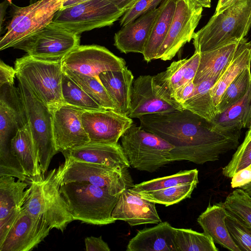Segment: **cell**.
Masks as SVG:
<instances>
[{"mask_svg": "<svg viewBox=\"0 0 251 251\" xmlns=\"http://www.w3.org/2000/svg\"><path fill=\"white\" fill-rule=\"evenodd\" d=\"M139 120L143 128L174 146L171 162L186 160L202 165L214 162L239 144L241 131L219 130L211 122L186 109L146 115Z\"/></svg>", "mask_w": 251, "mask_h": 251, "instance_id": "1", "label": "cell"}, {"mask_svg": "<svg viewBox=\"0 0 251 251\" xmlns=\"http://www.w3.org/2000/svg\"><path fill=\"white\" fill-rule=\"evenodd\" d=\"M251 27V0H238L214 14L193 38L195 52L207 51L245 38Z\"/></svg>", "mask_w": 251, "mask_h": 251, "instance_id": "2", "label": "cell"}, {"mask_svg": "<svg viewBox=\"0 0 251 251\" xmlns=\"http://www.w3.org/2000/svg\"><path fill=\"white\" fill-rule=\"evenodd\" d=\"M59 191L66 201L74 220L102 226L114 223L112 211L120 196L86 182L62 184Z\"/></svg>", "mask_w": 251, "mask_h": 251, "instance_id": "3", "label": "cell"}, {"mask_svg": "<svg viewBox=\"0 0 251 251\" xmlns=\"http://www.w3.org/2000/svg\"><path fill=\"white\" fill-rule=\"evenodd\" d=\"M14 68L18 80L51 111L64 104L61 91V60H41L26 54L15 60Z\"/></svg>", "mask_w": 251, "mask_h": 251, "instance_id": "4", "label": "cell"}, {"mask_svg": "<svg viewBox=\"0 0 251 251\" xmlns=\"http://www.w3.org/2000/svg\"><path fill=\"white\" fill-rule=\"evenodd\" d=\"M56 169L44 175L27 177L30 188L23 206L33 215L42 218L52 228L63 232L74 221L68 205L59 191L55 178Z\"/></svg>", "mask_w": 251, "mask_h": 251, "instance_id": "5", "label": "cell"}, {"mask_svg": "<svg viewBox=\"0 0 251 251\" xmlns=\"http://www.w3.org/2000/svg\"><path fill=\"white\" fill-rule=\"evenodd\" d=\"M28 123L19 89L14 83L0 86V175L16 176L23 168L11 148L18 130Z\"/></svg>", "mask_w": 251, "mask_h": 251, "instance_id": "6", "label": "cell"}, {"mask_svg": "<svg viewBox=\"0 0 251 251\" xmlns=\"http://www.w3.org/2000/svg\"><path fill=\"white\" fill-rule=\"evenodd\" d=\"M121 146L133 168L153 173L171 163L174 146L160 136L133 124L121 137Z\"/></svg>", "mask_w": 251, "mask_h": 251, "instance_id": "7", "label": "cell"}, {"mask_svg": "<svg viewBox=\"0 0 251 251\" xmlns=\"http://www.w3.org/2000/svg\"><path fill=\"white\" fill-rule=\"evenodd\" d=\"M63 0H39L24 7L10 1L11 18L0 38V50L14 47L51 23Z\"/></svg>", "mask_w": 251, "mask_h": 251, "instance_id": "8", "label": "cell"}, {"mask_svg": "<svg viewBox=\"0 0 251 251\" xmlns=\"http://www.w3.org/2000/svg\"><path fill=\"white\" fill-rule=\"evenodd\" d=\"M56 169V179L61 185L72 182H86L107 190L113 196H120L134 186L127 169L119 170L92 163L65 158Z\"/></svg>", "mask_w": 251, "mask_h": 251, "instance_id": "9", "label": "cell"}, {"mask_svg": "<svg viewBox=\"0 0 251 251\" xmlns=\"http://www.w3.org/2000/svg\"><path fill=\"white\" fill-rule=\"evenodd\" d=\"M18 81V88L37 151L40 169L44 175L52 157L58 152L53 134L52 114L24 83Z\"/></svg>", "mask_w": 251, "mask_h": 251, "instance_id": "10", "label": "cell"}, {"mask_svg": "<svg viewBox=\"0 0 251 251\" xmlns=\"http://www.w3.org/2000/svg\"><path fill=\"white\" fill-rule=\"evenodd\" d=\"M125 12L106 0H89L61 8L52 22L73 33H81L112 25Z\"/></svg>", "mask_w": 251, "mask_h": 251, "instance_id": "11", "label": "cell"}, {"mask_svg": "<svg viewBox=\"0 0 251 251\" xmlns=\"http://www.w3.org/2000/svg\"><path fill=\"white\" fill-rule=\"evenodd\" d=\"M80 36L51 22L13 48L37 59L57 61L80 45Z\"/></svg>", "mask_w": 251, "mask_h": 251, "instance_id": "12", "label": "cell"}, {"mask_svg": "<svg viewBox=\"0 0 251 251\" xmlns=\"http://www.w3.org/2000/svg\"><path fill=\"white\" fill-rule=\"evenodd\" d=\"M202 11L203 7L192 0H176L173 18L156 59H172L186 43L193 39Z\"/></svg>", "mask_w": 251, "mask_h": 251, "instance_id": "13", "label": "cell"}, {"mask_svg": "<svg viewBox=\"0 0 251 251\" xmlns=\"http://www.w3.org/2000/svg\"><path fill=\"white\" fill-rule=\"evenodd\" d=\"M62 69H68L98 79L99 75L126 66L125 60L104 47L79 45L61 60Z\"/></svg>", "mask_w": 251, "mask_h": 251, "instance_id": "14", "label": "cell"}, {"mask_svg": "<svg viewBox=\"0 0 251 251\" xmlns=\"http://www.w3.org/2000/svg\"><path fill=\"white\" fill-rule=\"evenodd\" d=\"M183 110L167 97L154 80V76L140 75L132 84L128 117L137 118L148 114Z\"/></svg>", "mask_w": 251, "mask_h": 251, "instance_id": "15", "label": "cell"}, {"mask_svg": "<svg viewBox=\"0 0 251 251\" xmlns=\"http://www.w3.org/2000/svg\"><path fill=\"white\" fill-rule=\"evenodd\" d=\"M50 229L42 218L33 215L23 207L0 243V251H31L48 236Z\"/></svg>", "mask_w": 251, "mask_h": 251, "instance_id": "16", "label": "cell"}, {"mask_svg": "<svg viewBox=\"0 0 251 251\" xmlns=\"http://www.w3.org/2000/svg\"><path fill=\"white\" fill-rule=\"evenodd\" d=\"M84 128L90 142L116 144L133 124L127 116L112 110L84 111L81 116Z\"/></svg>", "mask_w": 251, "mask_h": 251, "instance_id": "17", "label": "cell"}, {"mask_svg": "<svg viewBox=\"0 0 251 251\" xmlns=\"http://www.w3.org/2000/svg\"><path fill=\"white\" fill-rule=\"evenodd\" d=\"M84 111L63 104L51 111L53 134L58 152H63L90 142L81 120Z\"/></svg>", "mask_w": 251, "mask_h": 251, "instance_id": "18", "label": "cell"}, {"mask_svg": "<svg viewBox=\"0 0 251 251\" xmlns=\"http://www.w3.org/2000/svg\"><path fill=\"white\" fill-rule=\"evenodd\" d=\"M11 176H0V243L20 214L30 193L28 183Z\"/></svg>", "mask_w": 251, "mask_h": 251, "instance_id": "19", "label": "cell"}, {"mask_svg": "<svg viewBox=\"0 0 251 251\" xmlns=\"http://www.w3.org/2000/svg\"><path fill=\"white\" fill-rule=\"evenodd\" d=\"M112 216L116 221H125L131 226L161 222L155 203L142 198L130 188L126 189L121 194L112 211Z\"/></svg>", "mask_w": 251, "mask_h": 251, "instance_id": "20", "label": "cell"}, {"mask_svg": "<svg viewBox=\"0 0 251 251\" xmlns=\"http://www.w3.org/2000/svg\"><path fill=\"white\" fill-rule=\"evenodd\" d=\"M65 158L123 170L130 166L121 145L89 142L62 152Z\"/></svg>", "mask_w": 251, "mask_h": 251, "instance_id": "21", "label": "cell"}, {"mask_svg": "<svg viewBox=\"0 0 251 251\" xmlns=\"http://www.w3.org/2000/svg\"><path fill=\"white\" fill-rule=\"evenodd\" d=\"M160 10L159 5L122 27L115 34L114 45L124 53L136 52L143 54Z\"/></svg>", "mask_w": 251, "mask_h": 251, "instance_id": "22", "label": "cell"}, {"mask_svg": "<svg viewBox=\"0 0 251 251\" xmlns=\"http://www.w3.org/2000/svg\"><path fill=\"white\" fill-rule=\"evenodd\" d=\"M175 229L168 222L138 230L130 239L126 251H177Z\"/></svg>", "mask_w": 251, "mask_h": 251, "instance_id": "23", "label": "cell"}, {"mask_svg": "<svg viewBox=\"0 0 251 251\" xmlns=\"http://www.w3.org/2000/svg\"><path fill=\"white\" fill-rule=\"evenodd\" d=\"M200 58L201 53L195 52L189 58L173 62L165 71L154 76L155 82L167 97L172 99L176 90L194 80Z\"/></svg>", "mask_w": 251, "mask_h": 251, "instance_id": "24", "label": "cell"}, {"mask_svg": "<svg viewBox=\"0 0 251 251\" xmlns=\"http://www.w3.org/2000/svg\"><path fill=\"white\" fill-rule=\"evenodd\" d=\"M99 78L116 107V112L128 116L133 75L126 66L121 69L100 73Z\"/></svg>", "mask_w": 251, "mask_h": 251, "instance_id": "25", "label": "cell"}, {"mask_svg": "<svg viewBox=\"0 0 251 251\" xmlns=\"http://www.w3.org/2000/svg\"><path fill=\"white\" fill-rule=\"evenodd\" d=\"M228 214L223 202L209 204L198 218L197 222L203 232L215 243L228 250L241 251L231 238L226 224Z\"/></svg>", "mask_w": 251, "mask_h": 251, "instance_id": "26", "label": "cell"}, {"mask_svg": "<svg viewBox=\"0 0 251 251\" xmlns=\"http://www.w3.org/2000/svg\"><path fill=\"white\" fill-rule=\"evenodd\" d=\"M240 41L200 53V64L194 83L197 84L209 78L218 79L234 56Z\"/></svg>", "mask_w": 251, "mask_h": 251, "instance_id": "27", "label": "cell"}, {"mask_svg": "<svg viewBox=\"0 0 251 251\" xmlns=\"http://www.w3.org/2000/svg\"><path fill=\"white\" fill-rule=\"evenodd\" d=\"M251 42L242 39L232 59L210 89L216 112L222 97L232 81L244 69L251 67Z\"/></svg>", "mask_w": 251, "mask_h": 251, "instance_id": "28", "label": "cell"}, {"mask_svg": "<svg viewBox=\"0 0 251 251\" xmlns=\"http://www.w3.org/2000/svg\"><path fill=\"white\" fill-rule=\"evenodd\" d=\"M11 148L13 154L18 160L26 177L38 176L42 174L37 151L28 123L19 129L12 138Z\"/></svg>", "mask_w": 251, "mask_h": 251, "instance_id": "29", "label": "cell"}, {"mask_svg": "<svg viewBox=\"0 0 251 251\" xmlns=\"http://www.w3.org/2000/svg\"><path fill=\"white\" fill-rule=\"evenodd\" d=\"M160 12L156 18L145 47L143 56L147 62L156 59L158 50L168 32L176 7V0H163Z\"/></svg>", "mask_w": 251, "mask_h": 251, "instance_id": "30", "label": "cell"}, {"mask_svg": "<svg viewBox=\"0 0 251 251\" xmlns=\"http://www.w3.org/2000/svg\"><path fill=\"white\" fill-rule=\"evenodd\" d=\"M251 121V84L246 94L224 112L217 115L212 123L219 130L241 131Z\"/></svg>", "mask_w": 251, "mask_h": 251, "instance_id": "31", "label": "cell"}, {"mask_svg": "<svg viewBox=\"0 0 251 251\" xmlns=\"http://www.w3.org/2000/svg\"><path fill=\"white\" fill-rule=\"evenodd\" d=\"M217 80V78H209L196 84L193 95L182 105V108L213 122L217 114L210 89Z\"/></svg>", "mask_w": 251, "mask_h": 251, "instance_id": "32", "label": "cell"}, {"mask_svg": "<svg viewBox=\"0 0 251 251\" xmlns=\"http://www.w3.org/2000/svg\"><path fill=\"white\" fill-rule=\"evenodd\" d=\"M62 70L101 107L116 111L114 103L99 79L68 69Z\"/></svg>", "mask_w": 251, "mask_h": 251, "instance_id": "33", "label": "cell"}, {"mask_svg": "<svg viewBox=\"0 0 251 251\" xmlns=\"http://www.w3.org/2000/svg\"><path fill=\"white\" fill-rule=\"evenodd\" d=\"M194 183H199L198 170L197 169L180 171L171 176L158 177L134 184L130 189L137 193H140Z\"/></svg>", "mask_w": 251, "mask_h": 251, "instance_id": "34", "label": "cell"}, {"mask_svg": "<svg viewBox=\"0 0 251 251\" xmlns=\"http://www.w3.org/2000/svg\"><path fill=\"white\" fill-rule=\"evenodd\" d=\"M61 91L64 104L79 108L85 111L103 109L64 72L62 79Z\"/></svg>", "mask_w": 251, "mask_h": 251, "instance_id": "35", "label": "cell"}, {"mask_svg": "<svg viewBox=\"0 0 251 251\" xmlns=\"http://www.w3.org/2000/svg\"><path fill=\"white\" fill-rule=\"evenodd\" d=\"M175 242L177 251H219L211 238L191 229L176 228Z\"/></svg>", "mask_w": 251, "mask_h": 251, "instance_id": "36", "label": "cell"}, {"mask_svg": "<svg viewBox=\"0 0 251 251\" xmlns=\"http://www.w3.org/2000/svg\"><path fill=\"white\" fill-rule=\"evenodd\" d=\"M198 183L181 184L151 192L138 193L140 196L154 203L166 206L178 203L191 198L193 190Z\"/></svg>", "mask_w": 251, "mask_h": 251, "instance_id": "37", "label": "cell"}, {"mask_svg": "<svg viewBox=\"0 0 251 251\" xmlns=\"http://www.w3.org/2000/svg\"><path fill=\"white\" fill-rule=\"evenodd\" d=\"M251 84V67H249L239 74L227 87L217 109V115L240 100L246 94Z\"/></svg>", "mask_w": 251, "mask_h": 251, "instance_id": "38", "label": "cell"}, {"mask_svg": "<svg viewBox=\"0 0 251 251\" xmlns=\"http://www.w3.org/2000/svg\"><path fill=\"white\" fill-rule=\"evenodd\" d=\"M223 204L228 214L251 226V197L245 191L236 188Z\"/></svg>", "mask_w": 251, "mask_h": 251, "instance_id": "39", "label": "cell"}, {"mask_svg": "<svg viewBox=\"0 0 251 251\" xmlns=\"http://www.w3.org/2000/svg\"><path fill=\"white\" fill-rule=\"evenodd\" d=\"M228 163L222 168V174L231 178L238 171L251 165V137L244 138Z\"/></svg>", "mask_w": 251, "mask_h": 251, "instance_id": "40", "label": "cell"}, {"mask_svg": "<svg viewBox=\"0 0 251 251\" xmlns=\"http://www.w3.org/2000/svg\"><path fill=\"white\" fill-rule=\"evenodd\" d=\"M226 224L231 238L240 251H251V226L229 214L226 218Z\"/></svg>", "mask_w": 251, "mask_h": 251, "instance_id": "41", "label": "cell"}, {"mask_svg": "<svg viewBox=\"0 0 251 251\" xmlns=\"http://www.w3.org/2000/svg\"><path fill=\"white\" fill-rule=\"evenodd\" d=\"M163 0H138L121 17L120 25L122 27L132 22L141 15L157 8Z\"/></svg>", "mask_w": 251, "mask_h": 251, "instance_id": "42", "label": "cell"}, {"mask_svg": "<svg viewBox=\"0 0 251 251\" xmlns=\"http://www.w3.org/2000/svg\"><path fill=\"white\" fill-rule=\"evenodd\" d=\"M195 87L196 84L192 81L176 90L172 95L171 98L182 107V105L193 95Z\"/></svg>", "mask_w": 251, "mask_h": 251, "instance_id": "43", "label": "cell"}, {"mask_svg": "<svg viewBox=\"0 0 251 251\" xmlns=\"http://www.w3.org/2000/svg\"><path fill=\"white\" fill-rule=\"evenodd\" d=\"M251 182V165L240 170L231 178L230 182L232 188H241Z\"/></svg>", "mask_w": 251, "mask_h": 251, "instance_id": "44", "label": "cell"}, {"mask_svg": "<svg viewBox=\"0 0 251 251\" xmlns=\"http://www.w3.org/2000/svg\"><path fill=\"white\" fill-rule=\"evenodd\" d=\"M86 250L87 251H109L108 244L102 239L101 236L96 237H87L85 238Z\"/></svg>", "mask_w": 251, "mask_h": 251, "instance_id": "45", "label": "cell"}, {"mask_svg": "<svg viewBox=\"0 0 251 251\" xmlns=\"http://www.w3.org/2000/svg\"><path fill=\"white\" fill-rule=\"evenodd\" d=\"M15 77H16V72L15 68L0 60V86L6 83H14Z\"/></svg>", "mask_w": 251, "mask_h": 251, "instance_id": "46", "label": "cell"}, {"mask_svg": "<svg viewBox=\"0 0 251 251\" xmlns=\"http://www.w3.org/2000/svg\"><path fill=\"white\" fill-rule=\"evenodd\" d=\"M113 4L119 10L126 12L138 0H106Z\"/></svg>", "mask_w": 251, "mask_h": 251, "instance_id": "47", "label": "cell"}, {"mask_svg": "<svg viewBox=\"0 0 251 251\" xmlns=\"http://www.w3.org/2000/svg\"><path fill=\"white\" fill-rule=\"evenodd\" d=\"M11 0H4L0 4V32L2 33L6 9L10 5Z\"/></svg>", "mask_w": 251, "mask_h": 251, "instance_id": "48", "label": "cell"}, {"mask_svg": "<svg viewBox=\"0 0 251 251\" xmlns=\"http://www.w3.org/2000/svg\"><path fill=\"white\" fill-rule=\"evenodd\" d=\"M238 0H219L215 14H217L230 6Z\"/></svg>", "mask_w": 251, "mask_h": 251, "instance_id": "49", "label": "cell"}, {"mask_svg": "<svg viewBox=\"0 0 251 251\" xmlns=\"http://www.w3.org/2000/svg\"><path fill=\"white\" fill-rule=\"evenodd\" d=\"M88 0H63L61 8L71 6Z\"/></svg>", "mask_w": 251, "mask_h": 251, "instance_id": "50", "label": "cell"}, {"mask_svg": "<svg viewBox=\"0 0 251 251\" xmlns=\"http://www.w3.org/2000/svg\"><path fill=\"white\" fill-rule=\"evenodd\" d=\"M196 3L202 7L209 8L211 0H192Z\"/></svg>", "mask_w": 251, "mask_h": 251, "instance_id": "51", "label": "cell"}, {"mask_svg": "<svg viewBox=\"0 0 251 251\" xmlns=\"http://www.w3.org/2000/svg\"><path fill=\"white\" fill-rule=\"evenodd\" d=\"M244 191L251 197V182L249 184L241 187Z\"/></svg>", "mask_w": 251, "mask_h": 251, "instance_id": "52", "label": "cell"}, {"mask_svg": "<svg viewBox=\"0 0 251 251\" xmlns=\"http://www.w3.org/2000/svg\"><path fill=\"white\" fill-rule=\"evenodd\" d=\"M248 127L249 129L246 133V135L245 137V138H250L251 137V121Z\"/></svg>", "mask_w": 251, "mask_h": 251, "instance_id": "53", "label": "cell"}, {"mask_svg": "<svg viewBox=\"0 0 251 251\" xmlns=\"http://www.w3.org/2000/svg\"><path fill=\"white\" fill-rule=\"evenodd\" d=\"M39 0H29V4L33 3Z\"/></svg>", "mask_w": 251, "mask_h": 251, "instance_id": "54", "label": "cell"}]
</instances>
